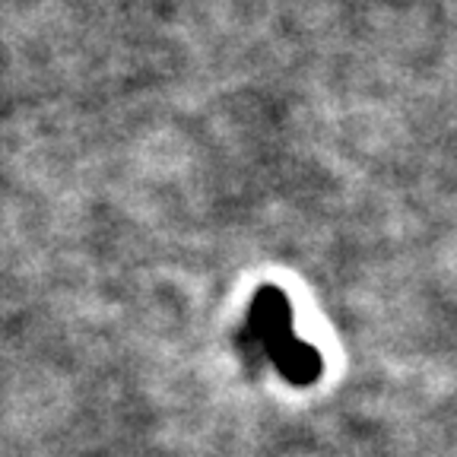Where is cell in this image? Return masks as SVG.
Listing matches in <instances>:
<instances>
[{"mask_svg":"<svg viewBox=\"0 0 457 457\" xmlns=\"http://www.w3.org/2000/svg\"><path fill=\"white\" fill-rule=\"evenodd\" d=\"M251 328L257 330L264 353L289 385L308 387L321 378V353L293 334V312H289V302L279 289L267 286L257 293V299L251 302Z\"/></svg>","mask_w":457,"mask_h":457,"instance_id":"cell-1","label":"cell"}]
</instances>
